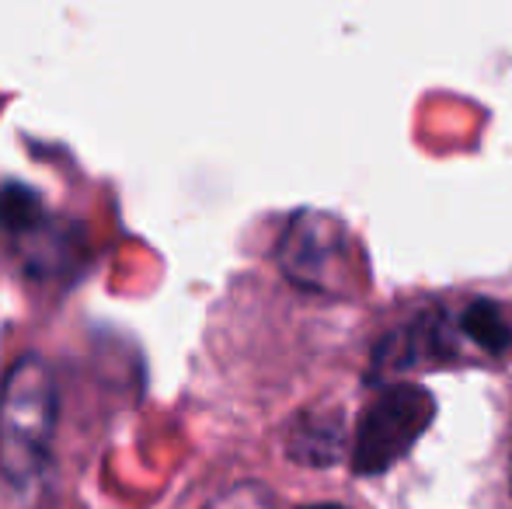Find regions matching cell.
Listing matches in <instances>:
<instances>
[{
  "instance_id": "277c9868",
  "label": "cell",
  "mask_w": 512,
  "mask_h": 509,
  "mask_svg": "<svg viewBox=\"0 0 512 509\" xmlns=\"http://www.w3.org/2000/svg\"><path fill=\"white\" fill-rule=\"evenodd\" d=\"M286 454L307 468H331L345 454V422L338 412H300L286 433Z\"/></svg>"
},
{
  "instance_id": "6da1fadb",
  "label": "cell",
  "mask_w": 512,
  "mask_h": 509,
  "mask_svg": "<svg viewBox=\"0 0 512 509\" xmlns=\"http://www.w3.org/2000/svg\"><path fill=\"white\" fill-rule=\"evenodd\" d=\"M53 370L42 356H21L0 387V471L14 485H32L49 461L56 433Z\"/></svg>"
},
{
  "instance_id": "5b68a950",
  "label": "cell",
  "mask_w": 512,
  "mask_h": 509,
  "mask_svg": "<svg viewBox=\"0 0 512 509\" xmlns=\"http://www.w3.org/2000/svg\"><path fill=\"white\" fill-rule=\"evenodd\" d=\"M460 325L485 353L502 356L506 349H512V325L502 314V307L492 304V300H474L460 318Z\"/></svg>"
},
{
  "instance_id": "3957f363",
  "label": "cell",
  "mask_w": 512,
  "mask_h": 509,
  "mask_svg": "<svg viewBox=\"0 0 512 509\" xmlns=\"http://www.w3.org/2000/svg\"><path fill=\"white\" fill-rule=\"evenodd\" d=\"M279 265L290 276V283L304 286V290H342L345 276H349V234L328 213H297L279 241Z\"/></svg>"
},
{
  "instance_id": "8992f818",
  "label": "cell",
  "mask_w": 512,
  "mask_h": 509,
  "mask_svg": "<svg viewBox=\"0 0 512 509\" xmlns=\"http://www.w3.org/2000/svg\"><path fill=\"white\" fill-rule=\"evenodd\" d=\"M42 224V203L25 185H4L0 189V227L14 234H32Z\"/></svg>"
},
{
  "instance_id": "ba28073f",
  "label": "cell",
  "mask_w": 512,
  "mask_h": 509,
  "mask_svg": "<svg viewBox=\"0 0 512 509\" xmlns=\"http://www.w3.org/2000/svg\"><path fill=\"white\" fill-rule=\"evenodd\" d=\"M300 509H345V506H338V503H314V506H300Z\"/></svg>"
},
{
  "instance_id": "52a82bcc",
  "label": "cell",
  "mask_w": 512,
  "mask_h": 509,
  "mask_svg": "<svg viewBox=\"0 0 512 509\" xmlns=\"http://www.w3.org/2000/svg\"><path fill=\"white\" fill-rule=\"evenodd\" d=\"M206 509H279V506H276V496H272L265 485L244 482V485L227 489L223 496H216Z\"/></svg>"
},
{
  "instance_id": "7a4b0ae2",
  "label": "cell",
  "mask_w": 512,
  "mask_h": 509,
  "mask_svg": "<svg viewBox=\"0 0 512 509\" xmlns=\"http://www.w3.org/2000/svg\"><path fill=\"white\" fill-rule=\"evenodd\" d=\"M432 415L436 401L422 384H391L377 391L352 440V468L359 475H384L415 447Z\"/></svg>"
}]
</instances>
